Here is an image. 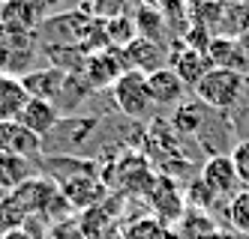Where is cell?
Returning <instances> with one entry per match:
<instances>
[{
	"mask_svg": "<svg viewBox=\"0 0 249 239\" xmlns=\"http://www.w3.org/2000/svg\"><path fill=\"white\" fill-rule=\"evenodd\" d=\"M36 30L27 27H15L0 21V75H12V78H24L33 69L36 60Z\"/></svg>",
	"mask_w": 249,
	"mask_h": 239,
	"instance_id": "6da1fadb",
	"label": "cell"
},
{
	"mask_svg": "<svg viewBox=\"0 0 249 239\" xmlns=\"http://www.w3.org/2000/svg\"><path fill=\"white\" fill-rule=\"evenodd\" d=\"M243 87L246 78L240 72H231V69H210L204 81L195 87V96L198 102H204L213 111H228L243 99Z\"/></svg>",
	"mask_w": 249,
	"mask_h": 239,
	"instance_id": "7a4b0ae2",
	"label": "cell"
},
{
	"mask_svg": "<svg viewBox=\"0 0 249 239\" xmlns=\"http://www.w3.org/2000/svg\"><path fill=\"white\" fill-rule=\"evenodd\" d=\"M111 93H114V105H117L129 120H144V117H150V111L156 108L144 72L129 69L126 75L117 78V84L111 87Z\"/></svg>",
	"mask_w": 249,
	"mask_h": 239,
	"instance_id": "3957f363",
	"label": "cell"
},
{
	"mask_svg": "<svg viewBox=\"0 0 249 239\" xmlns=\"http://www.w3.org/2000/svg\"><path fill=\"white\" fill-rule=\"evenodd\" d=\"M126 72L129 66H126V57H123V48H99L93 54H87L81 75L93 90H102V87H114L117 78L126 75Z\"/></svg>",
	"mask_w": 249,
	"mask_h": 239,
	"instance_id": "277c9868",
	"label": "cell"
},
{
	"mask_svg": "<svg viewBox=\"0 0 249 239\" xmlns=\"http://www.w3.org/2000/svg\"><path fill=\"white\" fill-rule=\"evenodd\" d=\"M201 182L213 191V197H234L240 176H237V168L231 161V156H225V153L210 156L201 168Z\"/></svg>",
	"mask_w": 249,
	"mask_h": 239,
	"instance_id": "5b68a950",
	"label": "cell"
},
{
	"mask_svg": "<svg viewBox=\"0 0 249 239\" xmlns=\"http://www.w3.org/2000/svg\"><path fill=\"white\" fill-rule=\"evenodd\" d=\"M168 66L177 72V78H180L186 87H192V90L198 87L204 81V75L213 69L207 54L198 51V48H189V45H174V51L168 54Z\"/></svg>",
	"mask_w": 249,
	"mask_h": 239,
	"instance_id": "8992f818",
	"label": "cell"
},
{
	"mask_svg": "<svg viewBox=\"0 0 249 239\" xmlns=\"http://www.w3.org/2000/svg\"><path fill=\"white\" fill-rule=\"evenodd\" d=\"M66 78H69V72H63L57 66H42V69H30L21 78V84L33 99H45V102L57 105L63 87H66Z\"/></svg>",
	"mask_w": 249,
	"mask_h": 239,
	"instance_id": "52a82bcc",
	"label": "cell"
},
{
	"mask_svg": "<svg viewBox=\"0 0 249 239\" xmlns=\"http://www.w3.org/2000/svg\"><path fill=\"white\" fill-rule=\"evenodd\" d=\"M204 54L210 57L213 69H231V72H240V75L249 69V54H246L243 42L234 39V36H216V39H210Z\"/></svg>",
	"mask_w": 249,
	"mask_h": 239,
	"instance_id": "ba28073f",
	"label": "cell"
},
{
	"mask_svg": "<svg viewBox=\"0 0 249 239\" xmlns=\"http://www.w3.org/2000/svg\"><path fill=\"white\" fill-rule=\"evenodd\" d=\"M0 153H15L24 159L42 156V138L33 135L30 128H24L18 120L0 123Z\"/></svg>",
	"mask_w": 249,
	"mask_h": 239,
	"instance_id": "9c48e42d",
	"label": "cell"
},
{
	"mask_svg": "<svg viewBox=\"0 0 249 239\" xmlns=\"http://www.w3.org/2000/svg\"><path fill=\"white\" fill-rule=\"evenodd\" d=\"M57 186L66 197V204L75 209H90L105 197V182H99L96 176H69Z\"/></svg>",
	"mask_w": 249,
	"mask_h": 239,
	"instance_id": "30bf717a",
	"label": "cell"
},
{
	"mask_svg": "<svg viewBox=\"0 0 249 239\" xmlns=\"http://www.w3.org/2000/svg\"><path fill=\"white\" fill-rule=\"evenodd\" d=\"M60 120H63V114L57 111L54 102L33 99V96H30V102L21 108V114H18V123H21L24 128H30L33 135H39V138H45V135L54 132V126H57Z\"/></svg>",
	"mask_w": 249,
	"mask_h": 239,
	"instance_id": "8fae6325",
	"label": "cell"
},
{
	"mask_svg": "<svg viewBox=\"0 0 249 239\" xmlns=\"http://www.w3.org/2000/svg\"><path fill=\"white\" fill-rule=\"evenodd\" d=\"M147 87H150V96L156 105H180L183 102V93H186V84L177 78V72L171 66H162V69H156L147 75Z\"/></svg>",
	"mask_w": 249,
	"mask_h": 239,
	"instance_id": "7c38bea8",
	"label": "cell"
},
{
	"mask_svg": "<svg viewBox=\"0 0 249 239\" xmlns=\"http://www.w3.org/2000/svg\"><path fill=\"white\" fill-rule=\"evenodd\" d=\"M123 57H126V66H129V69L144 72V75H150V72L168 66L165 48L156 45V42H150V39H141V36H138L129 48H123Z\"/></svg>",
	"mask_w": 249,
	"mask_h": 239,
	"instance_id": "4fadbf2b",
	"label": "cell"
},
{
	"mask_svg": "<svg viewBox=\"0 0 249 239\" xmlns=\"http://www.w3.org/2000/svg\"><path fill=\"white\" fill-rule=\"evenodd\" d=\"M36 176V164L33 159L15 156V153H0V191H15L21 189L27 179Z\"/></svg>",
	"mask_w": 249,
	"mask_h": 239,
	"instance_id": "5bb4252c",
	"label": "cell"
},
{
	"mask_svg": "<svg viewBox=\"0 0 249 239\" xmlns=\"http://www.w3.org/2000/svg\"><path fill=\"white\" fill-rule=\"evenodd\" d=\"M42 9H45V0H6L0 21L36 30V24H42Z\"/></svg>",
	"mask_w": 249,
	"mask_h": 239,
	"instance_id": "9a60e30c",
	"label": "cell"
},
{
	"mask_svg": "<svg viewBox=\"0 0 249 239\" xmlns=\"http://www.w3.org/2000/svg\"><path fill=\"white\" fill-rule=\"evenodd\" d=\"M30 102V93L24 90L21 78H12V75H0V123H9V120H18L21 108Z\"/></svg>",
	"mask_w": 249,
	"mask_h": 239,
	"instance_id": "2e32d148",
	"label": "cell"
},
{
	"mask_svg": "<svg viewBox=\"0 0 249 239\" xmlns=\"http://www.w3.org/2000/svg\"><path fill=\"white\" fill-rule=\"evenodd\" d=\"M150 200H153V209L159 218H177L183 212V197L174 189L171 179H156L150 189Z\"/></svg>",
	"mask_w": 249,
	"mask_h": 239,
	"instance_id": "e0dca14e",
	"label": "cell"
},
{
	"mask_svg": "<svg viewBox=\"0 0 249 239\" xmlns=\"http://www.w3.org/2000/svg\"><path fill=\"white\" fill-rule=\"evenodd\" d=\"M210 108L204 102H180L177 105V111H174V128L177 132H183V135H198L201 128H204V117H207Z\"/></svg>",
	"mask_w": 249,
	"mask_h": 239,
	"instance_id": "ac0fdd59",
	"label": "cell"
},
{
	"mask_svg": "<svg viewBox=\"0 0 249 239\" xmlns=\"http://www.w3.org/2000/svg\"><path fill=\"white\" fill-rule=\"evenodd\" d=\"M135 27H138V36L141 39H150L156 45H162V33H165V15L159 12L156 6H138L135 9Z\"/></svg>",
	"mask_w": 249,
	"mask_h": 239,
	"instance_id": "d6986e66",
	"label": "cell"
},
{
	"mask_svg": "<svg viewBox=\"0 0 249 239\" xmlns=\"http://www.w3.org/2000/svg\"><path fill=\"white\" fill-rule=\"evenodd\" d=\"M102 24H105V42H108V48H129L138 39L135 18H129V15L114 18V21H102Z\"/></svg>",
	"mask_w": 249,
	"mask_h": 239,
	"instance_id": "ffe728a7",
	"label": "cell"
},
{
	"mask_svg": "<svg viewBox=\"0 0 249 239\" xmlns=\"http://www.w3.org/2000/svg\"><path fill=\"white\" fill-rule=\"evenodd\" d=\"M228 224L234 227L237 233H249V189L246 191H237L234 197H228Z\"/></svg>",
	"mask_w": 249,
	"mask_h": 239,
	"instance_id": "44dd1931",
	"label": "cell"
},
{
	"mask_svg": "<svg viewBox=\"0 0 249 239\" xmlns=\"http://www.w3.org/2000/svg\"><path fill=\"white\" fill-rule=\"evenodd\" d=\"M90 12L96 21H114L129 15V0H90Z\"/></svg>",
	"mask_w": 249,
	"mask_h": 239,
	"instance_id": "7402d4cb",
	"label": "cell"
},
{
	"mask_svg": "<svg viewBox=\"0 0 249 239\" xmlns=\"http://www.w3.org/2000/svg\"><path fill=\"white\" fill-rule=\"evenodd\" d=\"M213 200H216V197H213V191L201 182V176L195 179V182H189V191H186V204H189V207H195V209H207Z\"/></svg>",
	"mask_w": 249,
	"mask_h": 239,
	"instance_id": "603a6c76",
	"label": "cell"
},
{
	"mask_svg": "<svg viewBox=\"0 0 249 239\" xmlns=\"http://www.w3.org/2000/svg\"><path fill=\"white\" fill-rule=\"evenodd\" d=\"M231 161L237 168V176H240V186L249 189V141H237L234 150H231Z\"/></svg>",
	"mask_w": 249,
	"mask_h": 239,
	"instance_id": "cb8c5ba5",
	"label": "cell"
},
{
	"mask_svg": "<svg viewBox=\"0 0 249 239\" xmlns=\"http://www.w3.org/2000/svg\"><path fill=\"white\" fill-rule=\"evenodd\" d=\"M153 6L168 18H186V9H189V0H153Z\"/></svg>",
	"mask_w": 249,
	"mask_h": 239,
	"instance_id": "d4e9b609",
	"label": "cell"
},
{
	"mask_svg": "<svg viewBox=\"0 0 249 239\" xmlns=\"http://www.w3.org/2000/svg\"><path fill=\"white\" fill-rule=\"evenodd\" d=\"M0 239H42V233L39 230H30V224H24V227H15V230L0 233Z\"/></svg>",
	"mask_w": 249,
	"mask_h": 239,
	"instance_id": "484cf974",
	"label": "cell"
},
{
	"mask_svg": "<svg viewBox=\"0 0 249 239\" xmlns=\"http://www.w3.org/2000/svg\"><path fill=\"white\" fill-rule=\"evenodd\" d=\"M198 239H228L225 233H219V230H210V233H201Z\"/></svg>",
	"mask_w": 249,
	"mask_h": 239,
	"instance_id": "4316f807",
	"label": "cell"
},
{
	"mask_svg": "<svg viewBox=\"0 0 249 239\" xmlns=\"http://www.w3.org/2000/svg\"><path fill=\"white\" fill-rule=\"evenodd\" d=\"M129 6H135V9L138 6H147V0H129Z\"/></svg>",
	"mask_w": 249,
	"mask_h": 239,
	"instance_id": "83f0119b",
	"label": "cell"
},
{
	"mask_svg": "<svg viewBox=\"0 0 249 239\" xmlns=\"http://www.w3.org/2000/svg\"><path fill=\"white\" fill-rule=\"evenodd\" d=\"M207 3H219V6H225V3H228V0H207Z\"/></svg>",
	"mask_w": 249,
	"mask_h": 239,
	"instance_id": "f1b7e54d",
	"label": "cell"
}]
</instances>
